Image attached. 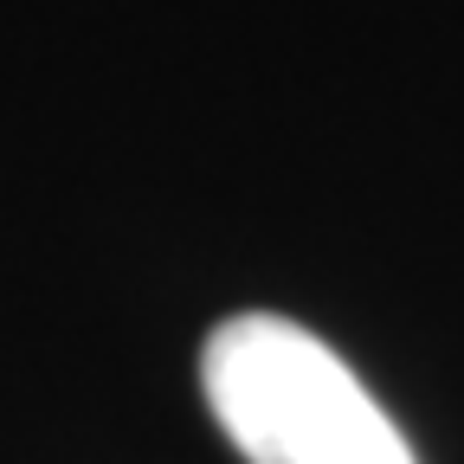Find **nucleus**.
I'll use <instances>...</instances> for the list:
<instances>
[{
	"label": "nucleus",
	"mask_w": 464,
	"mask_h": 464,
	"mask_svg": "<svg viewBox=\"0 0 464 464\" xmlns=\"http://www.w3.org/2000/svg\"><path fill=\"white\" fill-rule=\"evenodd\" d=\"M200 387L246 464H420L329 342L284 316H232L200 348Z\"/></svg>",
	"instance_id": "nucleus-1"
}]
</instances>
